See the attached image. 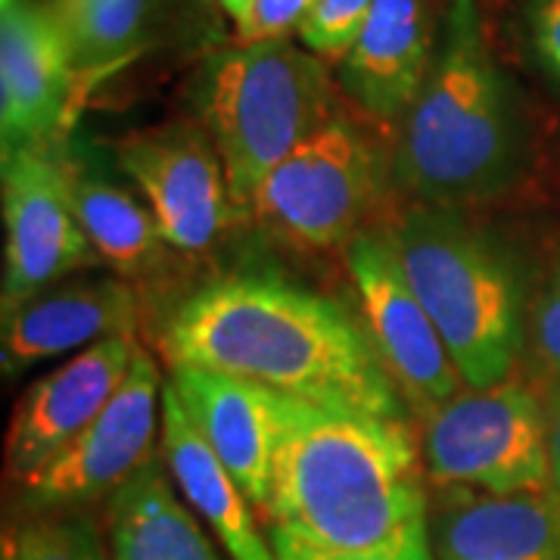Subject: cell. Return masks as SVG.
Wrapping results in <instances>:
<instances>
[{
	"mask_svg": "<svg viewBox=\"0 0 560 560\" xmlns=\"http://www.w3.org/2000/svg\"><path fill=\"white\" fill-rule=\"evenodd\" d=\"M168 364L261 383L330 411L405 420V396L340 302L271 271L200 283L162 327Z\"/></svg>",
	"mask_w": 560,
	"mask_h": 560,
	"instance_id": "obj_1",
	"label": "cell"
},
{
	"mask_svg": "<svg viewBox=\"0 0 560 560\" xmlns=\"http://www.w3.org/2000/svg\"><path fill=\"white\" fill-rule=\"evenodd\" d=\"M265 526L271 545L324 555L377 551L427 533V467L408 423L283 396Z\"/></svg>",
	"mask_w": 560,
	"mask_h": 560,
	"instance_id": "obj_2",
	"label": "cell"
},
{
	"mask_svg": "<svg viewBox=\"0 0 560 560\" xmlns=\"http://www.w3.org/2000/svg\"><path fill=\"white\" fill-rule=\"evenodd\" d=\"M523 121L495 60L480 0H448L415 103L399 121L393 180L418 206L474 209L523 175Z\"/></svg>",
	"mask_w": 560,
	"mask_h": 560,
	"instance_id": "obj_3",
	"label": "cell"
},
{
	"mask_svg": "<svg viewBox=\"0 0 560 560\" xmlns=\"http://www.w3.org/2000/svg\"><path fill=\"white\" fill-rule=\"evenodd\" d=\"M467 389L508 381L526 349V296L511 249L467 209L411 206L389 231Z\"/></svg>",
	"mask_w": 560,
	"mask_h": 560,
	"instance_id": "obj_4",
	"label": "cell"
},
{
	"mask_svg": "<svg viewBox=\"0 0 560 560\" xmlns=\"http://www.w3.org/2000/svg\"><path fill=\"white\" fill-rule=\"evenodd\" d=\"M190 103L219 147L241 212L261 180L342 109L327 62L290 38L212 50L190 81Z\"/></svg>",
	"mask_w": 560,
	"mask_h": 560,
	"instance_id": "obj_5",
	"label": "cell"
},
{
	"mask_svg": "<svg viewBox=\"0 0 560 560\" xmlns=\"http://www.w3.org/2000/svg\"><path fill=\"white\" fill-rule=\"evenodd\" d=\"M389 178L377 138L340 109L261 180L246 215L293 246L330 249L359 234Z\"/></svg>",
	"mask_w": 560,
	"mask_h": 560,
	"instance_id": "obj_6",
	"label": "cell"
},
{
	"mask_svg": "<svg viewBox=\"0 0 560 560\" xmlns=\"http://www.w3.org/2000/svg\"><path fill=\"white\" fill-rule=\"evenodd\" d=\"M427 480L442 489L517 495L551 489L548 411L521 381L467 389L427 415Z\"/></svg>",
	"mask_w": 560,
	"mask_h": 560,
	"instance_id": "obj_7",
	"label": "cell"
},
{
	"mask_svg": "<svg viewBox=\"0 0 560 560\" xmlns=\"http://www.w3.org/2000/svg\"><path fill=\"white\" fill-rule=\"evenodd\" d=\"M3 312L50 290L69 271L97 265L72 202V165L62 143L3 153Z\"/></svg>",
	"mask_w": 560,
	"mask_h": 560,
	"instance_id": "obj_8",
	"label": "cell"
},
{
	"mask_svg": "<svg viewBox=\"0 0 560 560\" xmlns=\"http://www.w3.org/2000/svg\"><path fill=\"white\" fill-rule=\"evenodd\" d=\"M160 368L138 346L131 371L97 418L62 452L25 477L22 501L28 511H79L81 504L113 495L131 474L153 458V440L162 423Z\"/></svg>",
	"mask_w": 560,
	"mask_h": 560,
	"instance_id": "obj_9",
	"label": "cell"
},
{
	"mask_svg": "<svg viewBox=\"0 0 560 560\" xmlns=\"http://www.w3.org/2000/svg\"><path fill=\"white\" fill-rule=\"evenodd\" d=\"M346 265L359 300L361 327L405 399L423 415L460 393V374L436 324L405 278L389 234L359 231L346 243Z\"/></svg>",
	"mask_w": 560,
	"mask_h": 560,
	"instance_id": "obj_10",
	"label": "cell"
},
{
	"mask_svg": "<svg viewBox=\"0 0 560 560\" xmlns=\"http://www.w3.org/2000/svg\"><path fill=\"white\" fill-rule=\"evenodd\" d=\"M116 165L178 253H206L234 221L224 162L200 121L131 131L116 143Z\"/></svg>",
	"mask_w": 560,
	"mask_h": 560,
	"instance_id": "obj_11",
	"label": "cell"
},
{
	"mask_svg": "<svg viewBox=\"0 0 560 560\" xmlns=\"http://www.w3.org/2000/svg\"><path fill=\"white\" fill-rule=\"evenodd\" d=\"M84 101L79 72L47 3L16 0L0 16L3 153L62 143Z\"/></svg>",
	"mask_w": 560,
	"mask_h": 560,
	"instance_id": "obj_12",
	"label": "cell"
},
{
	"mask_svg": "<svg viewBox=\"0 0 560 560\" xmlns=\"http://www.w3.org/2000/svg\"><path fill=\"white\" fill-rule=\"evenodd\" d=\"M138 346L135 337H109L28 386L7 436V474L13 480L32 477L101 415L128 377Z\"/></svg>",
	"mask_w": 560,
	"mask_h": 560,
	"instance_id": "obj_13",
	"label": "cell"
},
{
	"mask_svg": "<svg viewBox=\"0 0 560 560\" xmlns=\"http://www.w3.org/2000/svg\"><path fill=\"white\" fill-rule=\"evenodd\" d=\"M168 383L231 477L241 482L246 499L265 511L283 430V396L261 383L194 364H172Z\"/></svg>",
	"mask_w": 560,
	"mask_h": 560,
	"instance_id": "obj_14",
	"label": "cell"
},
{
	"mask_svg": "<svg viewBox=\"0 0 560 560\" xmlns=\"http://www.w3.org/2000/svg\"><path fill=\"white\" fill-rule=\"evenodd\" d=\"M442 16L433 0H377L340 60L342 94L377 121H401L436 54Z\"/></svg>",
	"mask_w": 560,
	"mask_h": 560,
	"instance_id": "obj_15",
	"label": "cell"
},
{
	"mask_svg": "<svg viewBox=\"0 0 560 560\" xmlns=\"http://www.w3.org/2000/svg\"><path fill=\"white\" fill-rule=\"evenodd\" d=\"M138 293L121 278L62 283L3 312L0 364L16 377L35 361L88 349L109 337H135Z\"/></svg>",
	"mask_w": 560,
	"mask_h": 560,
	"instance_id": "obj_16",
	"label": "cell"
},
{
	"mask_svg": "<svg viewBox=\"0 0 560 560\" xmlns=\"http://www.w3.org/2000/svg\"><path fill=\"white\" fill-rule=\"evenodd\" d=\"M430 541L436 560H560V495L448 489L430 517Z\"/></svg>",
	"mask_w": 560,
	"mask_h": 560,
	"instance_id": "obj_17",
	"label": "cell"
},
{
	"mask_svg": "<svg viewBox=\"0 0 560 560\" xmlns=\"http://www.w3.org/2000/svg\"><path fill=\"white\" fill-rule=\"evenodd\" d=\"M162 458L187 508L200 517L231 560H278L261 536L253 501L206 442L172 383L162 389Z\"/></svg>",
	"mask_w": 560,
	"mask_h": 560,
	"instance_id": "obj_18",
	"label": "cell"
},
{
	"mask_svg": "<svg viewBox=\"0 0 560 560\" xmlns=\"http://www.w3.org/2000/svg\"><path fill=\"white\" fill-rule=\"evenodd\" d=\"M84 94L160 50L178 20V0H47Z\"/></svg>",
	"mask_w": 560,
	"mask_h": 560,
	"instance_id": "obj_19",
	"label": "cell"
},
{
	"mask_svg": "<svg viewBox=\"0 0 560 560\" xmlns=\"http://www.w3.org/2000/svg\"><path fill=\"white\" fill-rule=\"evenodd\" d=\"M109 560H221L160 455L109 499Z\"/></svg>",
	"mask_w": 560,
	"mask_h": 560,
	"instance_id": "obj_20",
	"label": "cell"
},
{
	"mask_svg": "<svg viewBox=\"0 0 560 560\" xmlns=\"http://www.w3.org/2000/svg\"><path fill=\"white\" fill-rule=\"evenodd\" d=\"M69 165L75 215L101 261L113 265L125 278H138L156 268L168 243L143 197H135L125 184L106 178L72 153Z\"/></svg>",
	"mask_w": 560,
	"mask_h": 560,
	"instance_id": "obj_21",
	"label": "cell"
},
{
	"mask_svg": "<svg viewBox=\"0 0 560 560\" xmlns=\"http://www.w3.org/2000/svg\"><path fill=\"white\" fill-rule=\"evenodd\" d=\"M0 560H109L101 526L81 511H47L7 529Z\"/></svg>",
	"mask_w": 560,
	"mask_h": 560,
	"instance_id": "obj_22",
	"label": "cell"
},
{
	"mask_svg": "<svg viewBox=\"0 0 560 560\" xmlns=\"http://www.w3.org/2000/svg\"><path fill=\"white\" fill-rule=\"evenodd\" d=\"M377 0H318L300 25L302 44L320 60L340 62Z\"/></svg>",
	"mask_w": 560,
	"mask_h": 560,
	"instance_id": "obj_23",
	"label": "cell"
},
{
	"mask_svg": "<svg viewBox=\"0 0 560 560\" xmlns=\"http://www.w3.org/2000/svg\"><path fill=\"white\" fill-rule=\"evenodd\" d=\"M526 352L541 374L560 381V259L526 315Z\"/></svg>",
	"mask_w": 560,
	"mask_h": 560,
	"instance_id": "obj_24",
	"label": "cell"
},
{
	"mask_svg": "<svg viewBox=\"0 0 560 560\" xmlns=\"http://www.w3.org/2000/svg\"><path fill=\"white\" fill-rule=\"evenodd\" d=\"M521 32L541 75L560 88V0H523Z\"/></svg>",
	"mask_w": 560,
	"mask_h": 560,
	"instance_id": "obj_25",
	"label": "cell"
},
{
	"mask_svg": "<svg viewBox=\"0 0 560 560\" xmlns=\"http://www.w3.org/2000/svg\"><path fill=\"white\" fill-rule=\"evenodd\" d=\"M278 560H436L433 555V541H430V529L418 533L411 539L389 545V548H377V551H346V555H324V551H305V548H293V545H271Z\"/></svg>",
	"mask_w": 560,
	"mask_h": 560,
	"instance_id": "obj_26",
	"label": "cell"
},
{
	"mask_svg": "<svg viewBox=\"0 0 560 560\" xmlns=\"http://www.w3.org/2000/svg\"><path fill=\"white\" fill-rule=\"evenodd\" d=\"M315 3L318 0H256V28L249 40L290 38V32H300Z\"/></svg>",
	"mask_w": 560,
	"mask_h": 560,
	"instance_id": "obj_27",
	"label": "cell"
},
{
	"mask_svg": "<svg viewBox=\"0 0 560 560\" xmlns=\"http://www.w3.org/2000/svg\"><path fill=\"white\" fill-rule=\"evenodd\" d=\"M548 448H551V489L560 495V381H555L548 401Z\"/></svg>",
	"mask_w": 560,
	"mask_h": 560,
	"instance_id": "obj_28",
	"label": "cell"
},
{
	"mask_svg": "<svg viewBox=\"0 0 560 560\" xmlns=\"http://www.w3.org/2000/svg\"><path fill=\"white\" fill-rule=\"evenodd\" d=\"M219 7L234 20L241 40L253 38V28H256V0H219Z\"/></svg>",
	"mask_w": 560,
	"mask_h": 560,
	"instance_id": "obj_29",
	"label": "cell"
},
{
	"mask_svg": "<svg viewBox=\"0 0 560 560\" xmlns=\"http://www.w3.org/2000/svg\"><path fill=\"white\" fill-rule=\"evenodd\" d=\"M10 3H16V0H0V7H10Z\"/></svg>",
	"mask_w": 560,
	"mask_h": 560,
	"instance_id": "obj_30",
	"label": "cell"
}]
</instances>
